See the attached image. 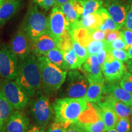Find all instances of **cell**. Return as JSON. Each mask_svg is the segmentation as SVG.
<instances>
[{
  "mask_svg": "<svg viewBox=\"0 0 132 132\" xmlns=\"http://www.w3.org/2000/svg\"><path fill=\"white\" fill-rule=\"evenodd\" d=\"M15 81L29 98L37 95L42 89L40 67L34 54L19 61Z\"/></svg>",
  "mask_w": 132,
  "mask_h": 132,
  "instance_id": "obj_1",
  "label": "cell"
},
{
  "mask_svg": "<svg viewBox=\"0 0 132 132\" xmlns=\"http://www.w3.org/2000/svg\"><path fill=\"white\" fill-rule=\"evenodd\" d=\"M42 89L48 95L54 94L60 89L67 77V71L62 70L44 56H38Z\"/></svg>",
  "mask_w": 132,
  "mask_h": 132,
  "instance_id": "obj_2",
  "label": "cell"
},
{
  "mask_svg": "<svg viewBox=\"0 0 132 132\" xmlns=\"http://www.w3.org/2000/svg\"><path fill=\"white\" fill-rule=\"evenodd\" d=\"M87 102L84 98L60 97L53 103L54 121L77 122L82 112L86 108Z\"/></svg>",
  "mask_w": 132,
  "mask_h": 132,
  "instance_id": "obj_3",
  "label": "cell"
},
{
  "mask_svg": "<svg viewBox=\"0 0 132 132\" xmlns=\"http://www.w3.org/2000/svg\"><path fill=\"white\" fill-rule=\"evenodd\" d=\"M22 29L31 42L47 32L48 19L39 11L36 5L29 6Z\"/></svg>",
  "mask_w": 132,
  "mask_h": 132,
  "instance_id": "obj_4",
  "label": "cell"
},
{
  "mask_svg": "<svg viewBox=\"0 0 132 132\" xmlns=\"http://www.w3.org/2000/svg\"><path fill=\"white\" fill-rule=\"evenodd\" d=\"M60 88L61 97L84 98L85 96L89 81L86 77L77 70H70L67 73L65 80Z\"/></svg>",
  "mask_w": 132,
  "mask_h": 132,
  "instance_id": "obj_5",
  "label": "cell"
},
{
  "mask_svg": "<svg viewBox=\"0 0 132 132\" xmlns=\"http://www.w3.org/2000/svg\"><path fill=\"white\" fill-rule=\"evenodd\" d=\"M85 132H105L101 109L96 103L88 102L77 122Z\"/></svg>",
  "mask_w": 132,
  "mask_h": 132,
  "instance_id": "obj_6",
  "label": "cell"
},
{
  "mask_svg": "<svg viewBox=\"0 0 132 132\" xmlns=\"http://www.w3.org/2000/svg\"><path fill=\"white\" fill-rule=\"evenodd\" d=\"M31 111L36 124L46 127L54 116L53 105L46 95H40L33 100Z\"/></svg>",
  "mask_w": 132,
  "mask_h": 132,
  "instance_id": "obj_7",
  "label": "cell"
},
{
  "mask_svg": "<svg viewBox=\"0 0 132 132\" xmlns=\"http://www.w3.org/2000/svg\"><path fill=\"white\" fill-rule=\"evenodd\" d=\"M1 90L14 110H22L27 106L29 97L15 81L5 80Z\"/></svg>",
  "mask_w": 132,
  "mask_h": 132,
  "instance_id": "obj_8",
  "label": "cell"
},
{
  "mask_svg": "<svg viewBox=\"0 0 132 132\" xmlns=\"http://www.w3.org/2000/svg\"><path fill=\"white\" fill-rule=\"evenodd\" d=\"M70 25L66 19L65 14L59 7L54 6L48 19L47 32L57 44L61 37L67 31Z\"/></svg>",
  "mask_w": 132,
  "mask_h": 132,
  "instance_id": "obj_9",
  "label": "cell"
},
{
  "mask_svg": "<svg viewBox=\"0 0 132 132\" xmlns=\"http://www.w3.org/2000/svg\"><path fill=\"white\" fill-rule=\"evenodd\" d=\"M101 70L105 81L110 82L120 81L127 71L123 62L115 59L108 51L106 60L101 67Z\"/></svg>",
  "mask_w": 132,
  "mask_h": 132,
  "instance_id": "obj_10",
  "label": "cell"
},
{
  "mask_svg": "<svg viewBox=\"0 0 132 132\" xmlns=\"http://www.w3.org/2000/svg\"><path fill=\"white\" fill-rule=\"evenodd\" d=\"M17 57L9 48L3 46L0 48V76L5 80H14L19 67Z\"/></svg>",
  "mask_w": 132,
  "mask_h": 132,
  "instance_id": "obj_11",
  "label": "cell"
},
{
  "mask_svg": "<svg viewBox=\"0 0 132 132\" xmlns=\"http://www.w3.org/2000/svg\"><path fill=\"white\" fill-rule=\"evenodd\" d=\"M131 3V0H106L103 4L112 20L122 28Z\"/></svg>",
  "mask_w": 132,
  "mask_h": 132,
  "instance_id": "obj_12",
  "label": "cell"
},
{
  "mask_svg": "<svg viewBox=\"0 0 132 132\" xmlns=\"http://www.w3.org/2000/svg\"><path fill=\"white\" fill-rule=\"evenodd\" d=\"M9 50L19 61L27 57L31 52V42L22 28L14 34L9 44Z\"/></svg>",
  "mask_w": 132,
  "mask_h": 132,
  "instance_id": "obj_13",
  "label": "cell"
},
{
  "mask_svg": "<svg viewBox=\"0 0 132 132\" xmlns=\"http://www.w3.org/2000/svg\"><path fill=\"white\" fill-rule=\"evenodd\" d=\"M6 132H26L29 126V119L21 110L11 114L6 123Z\"/></svg>",
  "mask_w": 132,
  "mask_h": 132,
  "instance_id": "obj_14",
  "label": "cell"
},
{
  "mask_svg": "<svg viewBox=\"0 0 132 132\" xmlns=\"http://www.w3.org/2000/svg\"><path fill=\"white\" fill-rule=\"evenodd\" d=\"M56 47H57L55 40L48 32L31 42V52L37 57L44 56L48 52Z\"/></svg>",
  "mask_w": 132,
  "mask_h": 132,
  "instance_id": "obj_15",
  "label": "cell"
},
{
  "mask_svg": "<svg viewBox=\"0 0 132 132\" xmlns=\"http://www.w3.org/2000/svg\"><path fill=\"white\" fill-rule=\"evenodd\" d=\"M60 8L65 14L70 28L79 20L82 15L83 11L82 1L81 0H70L62 4Z\"/></svg>",
  "mask_w": 132,
  "mask_h": 132,
  "instance_id": "obj_16",
  "label": "cell"
},
{
  "mask_svg": "<svg viewBox=\"0 0 132 132\" xmlns=\"http://www.w3.org/2000/svg\"><path fill=\"white\" fill-rule=\"evenodd\" d=\"M82 66L81 70L82 71L87 80L95 81L105 80L96 54H91L89 56Z\"/></svg>",
  "mask_w": 132,
  "mask_h": 132,
  "instance_id": "obj_17",
  "label": "cell"
},
{
  "mask_svg": "<svg viewBox=\"0 0 132 132\" xmlns=\"http://www.w3.org/2000/svg\"><path fill=\"white\" fill-rule=\"evenodd\" d=\"M103 94L111 95L126 105L132 106V94L116 85V82H105Z\"/></svg>",
  "mask_w": 132,
  "mask_h": 132,
  "instance_id": "obj_18",
  "label": "cell"
},
{
  "mask_svg": "<svg viewBox=\"0 0 132 132\" xmlns=\"http://www.w3.org/2000/svg\"><path fill=\"white\" fill-rule=\"evenodd\" d=\"M96 103L102 110L105 131L114 128L116 123L117 115L112 105L103 97Z\"/></svg>",
  "mask_w": 132,
  "mask_h": 132,
  "instance_id": "obj_19",
  "label": "cell"
},
{
  "mask_svg": "<svg viewBox=\"0 0 132 132\" xmlns=\"http://www.w3.org/2000/svg\"><path fill=\"white\" fill-rule=\"evenodd\" d=\"M21 0H4L0 5V26L11 19L21 6Z\"/></svg>",
  "mask_w": 132,
  "mask_h": 132,
  "instance_id": "obj_20",
  "label": "cell"
},
{
  "mask_svg": "<svg viewBox=\"0 0 132 132\" xmlns=\"http://www.w3.org/2000/svg\"><path fill=\"white\" fill-rule=\"evenodd\" d=\"M87 80L89 81V86L84 98L87 102L97 103L103 97L105 80Z\"/></svg>",
  "mask_w": 132,
  "mask_h": 132,
  "instance_id": "obj_21",
  "label": "cell"
},
{
  "mask_svg": "<svg viewBox=\"0 0 132 132\" xmlns=\"http://www.w3.org/2000/svg\"><path fill=\"white\" fill-rule=\"evenodd\" d=\"M102 97L110 102L113 107L117 116L125 118L132 116V106L126 105L123 102L113 98L110 95L103 94Z\"/></svg>",
  "mask_w": 132,
  "mask_h": 132,
  "instance_id": "obj_22",
  "label": "cell"
},
{
  "mask_svg": "<svg viewBox=\"0 0 132 132\" xmlns=\"http://www.w3.org/2000/svg\"><path fill=\"white\" fill-rule=\"evenodd\" d=\"M14 108L4 96L2 90H0V131L7 122L8 119L13 112Z\"/></svg>",
  "mask_w": 132,
  "mask_h": 132,
  "instance_id": "obj_23",
  "label": "cell"
},
{
  "mask_svg": "<svg viewBox=\"0 0 132 132\" xmlns=\"http://www.w3.org/2000/svg\"><path fill=\"white\" fill-rule=\"evenodd\" d=\"M103 20L97 12L89 15L85 17H82L79 20L78 24L81 27L89 29H98V28L103 23Z\"/></svg>",
  "mask_w": 132,
  "mask_h": 132,
  "instance_id": "obj_24",
  "label": "cell"
},
{
  "mask_svg": "<svg viewBox=\"0 0 132 132\" xmlns=\"http://www.w3.org/2000/svg\"><path fill=\"white\" fill-rule=\"evenodd\" d=\"M44 56L47 57L52 63L61 69L62 70L67 71L69 70V67L64 60L63 53L58 48H54L48 52Z\"/></svg>",
  "mask_w": 132,
  "mask_h": 132,
  "instance_id": "obj_25",
  "label": "cell"
},
{
  "mask_svg": "<svg viewBox=\"0 0 132 132\" xmlns=\"http://www.w3.org/2000/svg\"><path fill=\"white\" fill-rule=\"evenodd\" d=\"M62 53L64 60L68 66L69 70H81L82 64L81 62L72 48L62 52Z\"/></svg>",
  "mask_w": 132,
  "mask_h": 132,
  "instance_id": "obj_26",
  "label": "cell"
},
{
  "mask_svg": "<svg viewBox=\"0 0 132 132\" xmlns=\"http://www.w3.org/2000/svg\"><path fill=\"white\" fill-rule=\"evenodd\" d=\"M103 4V1H97V0H85L82 1L83 11L81 15L82 17H85L89 15L97 12Z\"/></svg>",
  "mask_w": 132,
  "mask_h": 132,
  "instance_id": "obj_27",
  "label": "cell"
},
{
  "mask_svg": "<svg viewBox=\"0 0 132 132\" xmlns=\"http://www.w3.org/2000/svg\"><path fill=\"white\" fill-rule=\"evenodd\" d=\"M72 48H73L75 54H77V56L80 60L81 62L83 64L84 62L86 61L87 57L89 56L88 52H87L86 48L81 45L80 43L76 41L73 38H72Z\"/></svg>",
  "mask_w": 132,
  "mask_h": 132,
  "instance_id": "obj_28",
  "label": "cell"
},
{
  "mask_svg": "<svg viewBox=\"0 0 132 132\" xmlns=\"http://www.w3.org/2000/svg\"><path fill=\"white\" fill-rule=\"evenodd\" d=\"M107 41L103 40H92L86 47L87 52L89 55L97 54L100 50L106 49Z\"/></svg>",
  "mask_w": 132,
  "mask_h": 132,
  "instance_id": "obj_29",
  "label": "cell"
},
{
  "mask_svg": "<svg viewBox=\"0 0 132 132\" xmlns=\"http://www.w3.org/2000/svg\"><path fill=\"white\" fill-rule=\"evenodd\" d=\"M114 128L119 132H130L131 125L129 117L122 118L117 116Z\"/></svg>",
  "mask_w": 132,
  "mask_h": 132,
  "instance_id": "obj_30",
  "label": "cell"
},
{
  "mask_svg": "<svg viewBox=\"0 0 132 132\" xmlns=\"http://www.w3.org/2000/svg\"><path fill=\"white\" fill-rule=\"evenodd\" d=\"M71 124L72 123L68 122L54 121L49 125L45 132H65Z\"/></svg>",
  "mask_w": 132,
  "mask_h": 132,
  "instance_id": "obj_31",
  "label": "cell"
},
{
  "mask_svg": "<svg viewBox=\"0 0 132 132\" xmlns=\"http://www.w3.org/2000/svg\"><path fill=\"white\" fill-rule=\"evenodd\" d=\"M119 86L132 94V73L127 71L120 81Z\"/></svg>",
  "mask_w": 132,
  "mask_h": 132,
  "instance_id": "obj_32",
  "label": "cell"
},
{
  "mask_svg": "<svg viewBox=\"0 0 132 132\" xmlns=\"http://www.w3.org/2000/svg\"><path fill=\"white\" fill-rule=\"evenodd\" d=\"M99 29L103 31L119 30L121 28L114 21L110 16L103 21V23L98 28Z\"/></svg>",
  "mask_w": 132,
  "mask_h": 132,
  "instance_id": "obj_33",
  "label": "cell"
},
{
  "mask_svg": "<svg viewBox=\"0 0 132 132\" xmlns=\"http://www.w3.org/2000/svg\"><path fill=\"white\" fill-rule=\"evenodd\" d=\"M108 52L111 53V54L115 59L122 62H127L129 59L127 52L125 51V50L111 48Z\"/></svg>",
  "mask_w": 132,
  "mask_h": 132,
  "instance_id": "obj_34",
  "label": "cell"
},
{
  "mask_svg": "<svg viewBox=\"0 0 132 132\" xmlns=\"http://www.w3.org/2000/svg\"><path fill=\"white\" fill-rule=\"evenodd\" d=\"M120 31V36L123 38V40L126 44V48H125V51H127L131 47L132 45V31L125 28H121Z\"/></svg>",
  "mask_w": 132,
  "mask_h": 132,
  "instance_id": "obj_35",
  "label": "cell"
},
{
  "mask_svg": "<svg viewBox=\"0 0 132 132\" xmlns=\"http://www.w3.org/2000/svg\"><path fill=\"white\" fill-rule=\"evenodd\" d=\"M126 48V44L123 40V38L121 37H119L116 39L112 41L111 42H108V48L106 51H110V49H120V50H125Z\"/></svg>",
  "mask_w": 132,
  "mask_h": 132,
  "instance_id": "obj_36",
  "label": "cell"
},
{
  "mask_svg": "<svg viewBox=\"0 0 132 132\" xmlns=\"http://www.w3.org/2000/svg\"><path fill=\"white\" fill-rule=\"evenodd\" d=\"M34 1L42 9L47 11L54 6L55 0H34Z\"/></svg>",
  "mask_w": 132,
  "mask_h": 132,
  "instance_id": "obj_37",
  "label": "cell"
},
{
  "mask_svg": "<svg viewBox=\"0 0 132 132\" xmlns=\"http://www.w3.org/2000/svg\"><path fill=\"white\" fill-rule=\"evenodd\" d=\"M106 31H103L99 29H91V36L92 40H105Z\"/></svg>",
  "mask_w": 132,
  "mask_h": 132,
  "instance_id": "obj_38",
  "label": "cell"
},
{
  "mask_svg": "<svg viewBox=\"0 0 132 132\" xmlns=\"http://www.w3.org/2000/svg\"><path fill=\"white\" fill-rule=\"evenodd\" d=\"M120 32L119 30L114 31H106V36H105V40L108 42H111L112 41L120 37Z\"/></svg>",
  "mask_w": 132,
  "mask_h": 132,
  "instance_id": "obj_39",
  "label": "cell"
},
{
  "mask_svg": "<svg viewBox=\"0 0 132 132\" xmlns=\"http://www.w3.org/2000/svg\"><path fill=\"white\" fill-rule=\"evenodd\" d=\"M124 27L125 28L132 31V3L128 10L126 18H125Z\"/></svg>",
  "mask_w": 132,
  "mask_h": 132,
  "instance_id": "obj_40",
  "label": "cell"
},
{
  "mask_svg": "<svg viewBox=\"0 0 132 132\" xmlns=\"http://www.w3.org/2000/svg\"><path fill=\"white\" fill-rule=\"evenodd\" d=\"M106 54H107V51L105 49H103L102 50H100L98 53L97 54V58L98 60V62L99 63V65L100 66V68L104 62H105V60H106Z\"/></svg>",
  "mask_w": 132,
  "mask_h": 132,
  "instance_id": "obj_41",
  "label": "cell"
},
{
  "mask_svg": "<svg viewBox=\"0 0 132 132\" xmlns=\"http://www.w3.org/2000/svg\"><path fill=\"white\" fill-rule=\"evenodd\" d=\"M45 127L38 124L29 125L26 132H45Z\"/></svg>",
  "mask_w": 132,
  "mask_h": 132,
  "instance_id": "obj_42",
  "label": "cell"
},
{
  "mask_svg": "<svg viewBox=\"0 0 132 132\" xmlns=\"http://www.w3.org/2000/svg\"><path fill=\"white\" fill-rule=\"evenodd\" d=\"M65 132H85L77 122L72 123Z\"/></svg>",
  "mask_w": 132,
  "mask_h": 132,
  "instance_id": "obj_43",
  "label": "cell"
},
{
  "mask_svg": "<svg viewBox=\"0 0 132 132\" xmlns=\"http://www.w3.org/2000/svg\"><path fill=\"white\" fill-rule=\"evenodd\" d=\"M70 0H55V3H54V6H57V7H60L62 4L64 3L68 2Z\"/></svg>",
  "mask_w": 132,
  "mask_h": 132,
  "instance_id": "obj_44",
  "label": "cell"
},
{
  "mask_svg": "<svg viewBox=\"0 0 132 132\" xmlns=\"http://www.w3.org/2000/svg\"><path fill=\"white\" fill-rule=\"evenodd\" d=\"M127 67L128 70L129 72L132 73V58L129 59L127 62Z\"/></svg>",
  "mask_w": 132,
  "mask_h": 132,
  "instance_id": "obj_45",
  "label": "cell"
},
{
  "mask_svg": "<svg viewBox=\"0 0 132 132\" xmlns=\"http://www.w3.org/2000/svg\"><path fill=\"white\" fill-rule=\"evenodd\" d=\"M127 53H128V58L131 59L132 58V45L131 46V47L130 48L129 50L127 51Z\"/></svg>",
  "mask_w": 132,
  "mask_h": 132,
  "instance_id": "obj_46",
  "label": "cell"
},
{
  "mask_svg": "<svg viewBox=\"0 0 132 132\" xmlns=\"http://www.w3.org/2000/svg\"><path fill=\"white\" fill-rule=\"evenodd\" d=\"M105 132H119V131H117L115 128H111V129L110 130H106V131H105Z\"/></svg>",
  "mask_w": 132,
  "mask_h": 132,
  "instance_id": "obj_47",
  "label": "cell"
},
{
  "mask_svg": "<svg viewBox=\"0 0 132 132\" xmlns=\"http://www.w3.org/2000/svg\"><path fill=\"white\" fill-rule=\"evenodd\" d=\"M3 1H4V0H0V5L2 4V3L3 2Z\"/></svg>",
  "mask_w": 132,
  "mask_h": 132,
  "instance_id": "obj_48",
  "label": "cell"
},
{
  "mask_svg": "<svg viewBox=\"0 0 132 132\" xmlns=\"http://www.w3.org/2000/svg\"><path fill=\"white\" fill-rule=\"evenodd\" d=\"M97 1H103V0H97Z\"/></svg>",
  "mask_w": 132,
  "mask_h": 132,
  "instance_id": "obj_49",
  "label": "cell"
},
{
  "mask_svg": "<svg viewBox=\"0 0 132 132\" xmlns=\"http://www.w3.org/2000/svg\"><path fill=\"white\" fill-rule=\"evenodd\" d=\"M81 1H85V0H81Z\"/></svg>",
  "mask_w": 132,
  "mask_h": 132,
  "instance_id": "obj_50",
  "label": "cell"
},
{
  "mask_svg": "<svg viewBox=\"0 0 132 132\" xmlns=\"http://www.w3.org/2000/svg\"><path fill=\"white\" fill-rule=\"evenodd\" d=\"M131 120H132V116H131Z\"/></svg>",
  "mask_w": 132,
  "mask_h": 132,
  "instance_id": "obj_51",
  "label": "cell"
},
{
  "mask_svg": "<svg viewBox=\"0 0 132 132\" xmlns=\"http://www.w3.org/2000/svg\"><path fill=\"white\" fill-rule=\"evenodd\" d=\"M131 122H132V120H131Z\"/></svg>",
  "mask_w": 132,
  "mask_h": 132,
  "instance_id": "obj_52",
  "label": "cell"
},
{
  "mask_svg": "<svg viewBox=\"0 0 132 132\" xmlns=\"http://www.w3.org/2000/svg\"><path fill=\"white\" fill-rule=\"evenodd\" d=\"M0 132H1V131H0Z\"/></svg>",
  "mask_w": 132,
  "mask_h": 132,
  "instance_id": "obj_53",
  "label": "cell"
},
{
  "mask_svg": "<svg viewBox=\"0 0 132 132\" xmlns=\"http://www.w3.org/2000/svg\"><path fill=\"white\" fill-rule=\"evenodd\" d=\"M131 1H132V0H131Z\"/></svg>",
  "mask_w": 132,
  "mask_h": 132,
  "instance_id": "obj_54",
  "label": "cell"
}]
</instances>
